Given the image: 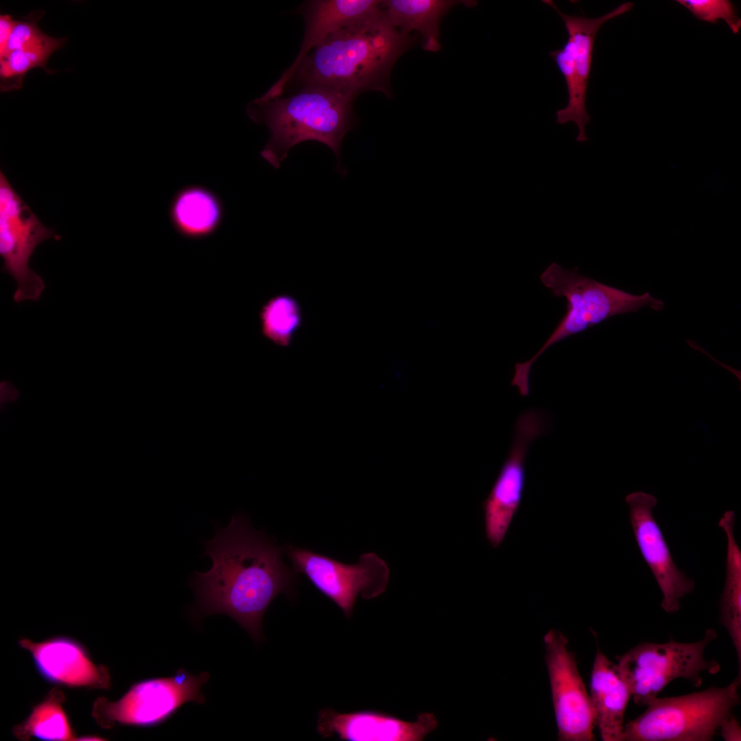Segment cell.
Wrapping results in <instances>:
<instances>
[{"label": "cell", "mask_w": 741, "mask_h": 741, "mask_svg": "<svg viewBox=\"0 0 741 741\" xmlns=\"http://www.w3.org/2000/svg\"><path fill=\"white\" fill-rule=\"evenodd\" d=\"M202 543V556L212 565L189 579L196 596L193 617L228 615L261 642L265 612L280 593L291 595L296 583V572L283 562V549L240 513L233 514L226 528L216 526L213 538Z\"/></svg>", "instance_id": "obj_1"}, {"label": "cell", "mask_w": 741, "mask_h": 741, "mask_svg": "<svg viewBox=\"0 0 741 741\" xmlns=\"http://www.w3.org/2000/svg\"><path fill=\"white\" fill-rule=\"evenodd\" d=\"M412 36L394 27L381 11L329 34L302 60L289 84L327 88L353 97L366 91L390 97L391 71L413 45Z\"/></svg>", "instance_id": "obj_2"}, {"label": "cell", "mask_w": 741, "mask_h": 741, "mask_svg": "<svg viewBox=\"0 0 741 741\" xmlns=\"http://www.w3.org/2000/svg\"><path fill=\"white\" fill-rule=\"evenodd\" d=\"M354 98L327 88L302 86L287 96L252 100L246 107L248 117L270 132L262 158L278 169L292 147L315 141L331 148L339 164L343 137L355 124Z\"/></svg>", "instance_id": "obj_3"}, {"label": "cell", "mask_w": 741, "mask_h": 741, "mask_svg": "<svg viewBox=\"0 0 741 741\" xmlns=\"http://www.w3.org/2000/svg\"><path fill=\"white\" fill-rule=\"evenodd\" d=\"M540 280L554 296L565 298L566 311L536 354L526 362L515 364L511 385L524 397L530 393L532 364L553 344L614 316L636 312L644 307L656 311L664 307L662 301L648 292L633 295L582 275L578 268L565 269L556 262L542 272Z\"/></svg>", "instance_id": "obj_4"}, {"label": "cell", "mask_w": 741, "mask_h": 741, "mask_svg": "<svg viewBox=\"0 0 741 741\" xmlns=\"http://www.w3.org/2000/svg\"><path fill=\"white\" fill-rule=\"evenodd\" d=\"M740 676L723 687L656 697L624 724L621 741H709L722 721L740 704Z\"/></svg>", "instance_id": "obj_5"}, {"label": "cell", "mask_w": 741, "mask_h": 741, "mask_svg": "<svg viewBox=\"0 0 741 741\" xmlns=\"http://www.w3.org/2000/svg\"><path fill=\"white\" fill-rule=\"evenodd\" d=\"M716 637L717 632L709 628L703 638L695 642L672 639L663 644L642 642L616 657L635 703L646 706L676 679H685L700 687L701 673H718L720 663L715 659H705L704 655L706 648Z\"/></svg>", "instance_id": "obj_6"}, {"label": "cell", "mask_w": 741, "mask_h": 741, "mask_svg": "<svg viewBox=\"0 0 741 741\" xmlns=\"http://www.w3.org/2000/svg\"><path fill=\"white\" fill-rule=\"evenodd\" d=\"M204 672L192 674L185 668L177 670L170 677L146 679L132 684L117 701L105 697L97 698L91 716L103 729L116 725L151 727L171 717L188 702H205L202 686L209 679Z\"/></svg>", "instance_id": "obj_7"}, {"label": "cell", "mask_w": 741, "mask_h": 741, "mask_svg": "<svg viewBox=\"0 0 741 741\" xmlns=\"http://www.w3.org/2000/svg\"><path fill=\"white\" fill-rule=\"evenodd\" d=\"M285 550L294 571L306 576L348 618L359 595L366 600L373 599L382 594L388 586L389 567L374 552L364 553L356 563L348 565L294 545L287 546Z\"/></svg>", "instance_id": "obj_8"}, {"label": "cell", "mask_w": 741, "mask_h": 741, "mask_svg": "<svg viewBox=\"0 0 741 741\" xmlns=\"http://www.w3.org/2000/svg\"><path fill=\"white\" fill-rule=\"evenodd\" d=\"M543 1L561 16L567 34L563 47L550 53L564 77L568 94L567 106L556 113V122H574L578 128L576 141H587L585 128L591 118L586 108V95L596 34L604 23L630 11L633 4L624 3L601 16L586 18L563 13L552 1Z\"/></svg>", "instance_id": "obj_9"}, {"label": "cell", "mask_w": 741, "mask_h": 741, "mask_svg": "<svg viewBox=\"0 0 741 741\" xmlns=\"http://www.w3.org/2000/svg\"><path fill=\"white\" fill-rule=\"evenodd\" d=\"M60 237L45 226L0 172V255L3 271L17 283L14 300L37 301L45 289L42 278L29 268L36 247Z\"/></svg>", "instance_id": "obj_10"}, {"label": "cell", "mask_w": 741, "mask_h": 741, "mask_svg": "<svg viewBox=\"0 0 741 741\" xmlns=\"http://www.w3.org/2000/svg\"><path fill=\"white\" fill-rule=\"evenodd\" d=\"M547 426L545 414L537 409L527 410L517 419L510 449L482 503L485 535L493 548L501 545L519 508L526 487L528 449Z\"/></svg>", "instance_id": "obj_11"}, {"label": "cell", "mask_w": 741, "mask_h": 741, "mask_svg": "<svg viewBox=\"0 0 741 741\" xmlns=\"http://www.w3.org/2000/svg\"><path fill=\"white\" fill-rule=\"evenodd\" d=\"M543 642L558 740H593L595 721L589 694L567 637L550 629Z\"/></svg>", "instance_id": "obj_12"}, {"label": "cell", "mask_w": 741, "mask_h": 741, "mask_svg": "<svg viewBox=\"0 0 741 741\" xmlns=\"http://www.w3.org/2000/svg\"><path fill=\"white\" fill-rule=\"evenodd\" d=\"M625 501L639 550L663 594L661 606L667 613H676L681 598L694 590V582L676 565L653 517L657 500L652 495L637 491L627 495Z\"/></svg>", "instance_id": "obj_13"}, {"label": "cell", "mask_w": 741, "mask_h": 741, "mask_svg": "<svg viewBox=\"0 0 741 741\" xmlns=\"http://www.w3.org/2000/svg\"><path fill=\"white\" fill-rule=\"evenodd\" d=\"M19 646L30 653L35 668L47 682L71 688L108 690V668L97 665L79 641L54 636L41 642L21 639Z\"/></svg>", "instance_id": "obj_14"}, {"label": "cell", "mask_w": 741, "mask_h": 741, "mask_svg": "<svg viewBox=\"0 0 741 741\" xmlns=\"http://www.w3.org/2000/svg\"><path fill=\"white\" fill-rule=\"evenodd\" d=\"M437 726L436 716L428 712L411 722L373 710L342 713L325 708L318 712L316 728L323 738L342 740L421 741Z\"/></svg>", "instance_id": "obj_15"}, {"label": "cell", "mask_w": 741, "mask_h": 741, "mask_svg": "<svg viewBox=\"0 0 741 741\" xmlns=\"http://www.w3.org/2000/svg\"><path fill=\"white\" fill-rule=\"evenodd\" d=\"M381 3L377 0H316L305 3L302 9L305 32L298 54L290 67L259 99L264 101L281 96L302 60L315 47L335 31L380 14Z\"/></svg>", "instance_id": "obj_16"}, {"label": "cell", "mask_w": 741, "mask_h": 741, "mask_svg": "<svg viewBox=\"0 0 741 741\" xmlns=\"http://www.w3.org/2000/svg\"><path fill=\"white\" fill-rule=\"evenodd\" d=\"M589 696L595 726L602 740L621 741L631 693L618 663L609 660L599 648L591 674Z\"/></svg>", "instance_id": "obj_17"}, {"label": "cell", "mask_w": 741, "mask_h": 741, "mask_svg": "<svg viewBox=\"0 0 741 741\" xmlns=\"http://www.w3.org/2000/svg\"><path fill=\"white\" fill-rule=\"evenodd\" d=\"M224 208L220 197L199 185H186L173 196L169 217L175 231L189 239H201L217 232L222 224Z\"/></svg>", "instance_id": "obj_18"}, {"label": "cell", "mask_w": 741, "mask_h": 741, "mask_svg": "<svg viewBox=\"0 0 741 741\" xmlns=\"http://www.w3.org/2000/svg\"><path fill=\"white\" fill-rule=\"evenodd\" d=\"M470 1L455 0H387L381 7L387 21L401 32L412 35L418 32L423 38V48L437 52L440 49V23L454 6Z\"/></svg>", "instance_id": "obj_19"}, {"label": "cell", "mask_w": 741, "mask_h": 741, "mask_svg": "<svg viewBox=\"0 0 741 741\" xmlns=\"http://www.w3.org/2000/svg\"><path fill=\"white\" fill-rule=\"evenodd\" d=\"M735 513L726 511L718 521L727 536L726 578L722 592L720 620L741 663V550L734 535Z\"/></svg>", "instance_id": "obj_20"}, {"label": "cell", "mask_w": 741, "mask_h": 741, "mask_svg": "<svg viewBox=\"0 0 741 741\" xmlns=\"http://www.w3.org/2000/svg\"><path fill=\"white\" fill-rule=\"evenodd\" d=\"M65 697L57 687L51 689L35 705L27 717L12 729L13 736L22 741L32 738L45 741L77 740L69 717L64 708Z\"/></svg>", "instance_id": "obj_21"}, {"label": "cell", "mask_w": 741, "mask_h": 741, "mask_svg": "<svg viewBox=\"0 0 741 741\" xmlns=\"http://www.w3.org/2000/svg\"><path fill=\"white\" fill-rule=\"evenodd\" d=\"M67 38H53L4 54L0 56V89L1 92L19 90L27 73L36 67L51 74L47 61L57 49L63 47Z\"/></svg>", "instance_id": "obj_22"}, {"label": "cell", "mask_w": 741, "mask_h": 741, "mask_svg": "<svg viewBox=\"0 0 741 741\" xmlns=\"http://www.w3.org/2000/svg\"><path fill=\"white\" fill-rule=\"evenodd\" d=\"M261 334L277 346L288 347L303 323V312L298 301L281 294L271 297L259 311Z\"/></svg>", "instance_id": "obj_23"}, {"label": "cell", "mask_w": 741, "mask_h": 741, "mask_svg": "<svg viewBox=\"0 0 741 741\" xmlns=\"http://www.w3.org/2000/svg\"><path fill=\"white\" fill-rule=\"evenodd\" d=\"M687 8L699 20L716 23L723 20L734 34L741 27V19L736 9L729 0H678L676 1Z\"/></svg>", "instance_id": "obj_24"}, {"label": "cell", "mask_w": 741, "mask_h": 741, "mask_svg": "<svg viewBox=\"0 0 741 741\" xmlns=\"http://www.w3.org/2000/svg\"><path fill=\"white\" fill-rule=\"evenodd\" d=\"M45 12L35 10L26 16L23 20H16L12 34L4 51L5 53L21 49L27 45L41 42L49 37L38 27V21L44 15Z\"/></svg>", "instance_id": "obj_25"}, {"label": "cell", "mask_w": 741, "mask_h": 741, "mask_svg": "<svg viewBox=\"0 0 741 741\" xmlns=\"http://www.w3.org/2000/svg\"><path fill=\"white\" fill-rule=\"evenodd\" d=\"M718 729L725 741H740L741 728L737 718L731 714L727 716L720 723Z\"/></svg>", "instance_id": "obj_26"}, {"label": "cell", "mask_w": 741, "mask_h": 741, "mask_svg": "<svg viewBox=\"0 0 741 741\" xmlns=\"http://www.w3.org/2000/svg\"><path fill=\"white\" fill-rule=\"evenodd\" d=\"M16 20L9 14L0 15V54H1L8 43L12 34Z\"/></svg>", "instance_id": "obj_27"}, {"label": "cell", "mask_w": 741, "mask_h": 741, "mask_svg": "<svg viewBox=\"0 0 741 741\" xmlns=\"http://www.w3.org/2000/svg\"><path fill=\"white\" fill-rule=\"evenodd\" d=\"M19 392L14 388L13 386L7 381H3L0 385V401L1 403L13 402L19 397Z\"/></svg>", "instance_id": "obj_28"}, {"label": "cell", "mask_w": 741, "mask_h": 741, "mask_svg": "<svg viewBox=\"0 0 741 741\" xmlns=\"http://www.w3.org/2000/svg\"><path fill=\"white\" fill-rule=\"evenodd\" d=\"M106 740V739H103L100 736H93V735L82 736L77 738V740Z\"/></svg>", "instance_id": "obj_29"}]
</instances>
